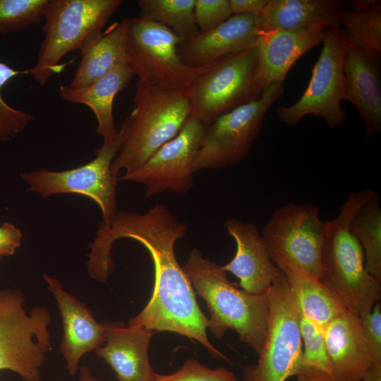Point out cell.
<instances>
[{"mask_svg": "<svg viewBox=\"0 0 381 381\" xmlns=\"http://www.w3.org/2000/svg\"><path fill=\"white\" fill-rule=\"evenodd\" d=\"M133 103L120 124L122 145L111 167L115 176L121 169L128 174L142 166L178 134L190 114L188 89L154 87L138 81Z\"/></svg>", "mask_w": 381, "mask_h": 381, "instance_id": "277c9868", "label": "cell"}, {"mask_svg": "<svg viewBox=\"0 0 381 381\" xmlns=\"http://www.w3.org/2000/svg\"><path fill=\"white\" fill-rule=\"evenodd\" d=\"M325 222L313 204L278 207L262 226L261 236L276 265L289 263L310 276L321 275Z\"/></svg>", "mask_w": 381, "mask_h": 381, "instance_id": "8fae6325", "label": "cell"}, {"mask_svg": "<svg viewBox=\"0 0 381 381\" xmlns=\"http://www.w3.org/2000/svg\"><path fill=\"white\" fill-rule=\"evenodd\" d=\"M303 353L296 381H334L333 370L326 347L323 327L301 313Z\"/></svg>", "mask_w": 381, "mask_h": 381, "instance_id": "4316f807", "label": "cell"}, {"mask_svg": "<svg viewBox=\"0 0 381 381\" xmlns=\"http://www.w3.org/2000/svg\"><path fill=\"white\" fill-rule=\"evenodd\" d=\"M350 230L361 244L367 272L381 282V207L380 195L374 191L356 211Z\"/></svg>", "mask_w": 381, "mask_h": 381, "instance_id": "484cf974", "label": "cell"}, {"mask_svg": "<svg viewBox=\"0 0 381 381\" xmlns=\"http://www.w3.org/2000/svg\"><path fill=\"white\" fill-rule=\"evenodd\" d=\"M133 75L127 64H121L89 85L78 88L60 85L59 95L64 101L89 107L97 119V133L104 142L112 140L119 136L113 117L114 99Z\"/></svg>", "mask_w": 381, "mask_h": 381, "instance_id": "603a6c76", "label": "cell"}, {"mask_svg": "<svg viewBox=\"0 0 381 381\" xmlns=\"http://www.w3.org/2000/svg\"><path fill=\"white\" fill-rule=\"evenodd\" d=\"M256 46L208 66L188 89L190 117L205 126L232 109L258 99Z\"/></svg>", "mask_w": 381, "mask_h": 381, "instance_id": "30bf717a", "label": "cell"}, {"mask_svg": "<svg viewBox=\"0 0 381 381\" xmlns=\"http://www.w3.org/2000/svg\"><path fill=\"white\" fill-rule=\"evenodd\" d=\"M129 18L114 23L104 32L89 39L80 49L81 59L69 85H89L121 64H126V44Z\"/></svg>", "mask_w": 381, "mask_h": 381, "instance_id": "cb8c5ba5", "label": "cell"}, {"mask_svg": "<svg viewBox=\"0 0 381 381\" xmlns=\"http://www.w3.org/2000/svg\"><path fill=\"white\" fill-rule=\"evenodd\" d=\"M153 381H238L225 368L210 369L194 358L188 359L179 370L170 375L156 373Z\"/></svg>", "mask_w": 381, "mask_h": 381, "instance_id": "1f68e13d", "label": "cell"}, {"mask_svg": "<svg viewBox=\"0 0 381 381\" xmlns=\"http://www.w3.org/2000/svg\"><path fill=\"white\" fill-rule=\"evenodd\" d=\"M224 226L236 246L232 260L224 265L240 282V286L252 294H265L280 274L271 260L264 240L257 226L234 218L226 220Z\"/></svg>", "mask_w": 381, "mask_h": 381, "instance_id": "ac0fdd59", "label": "cell"}, {"mask_svg": "<svg viewBox=\"0 0 381 381\" xmlns=\"http://www.w3.org/2000/svg\"><path fill=\"white\" fill-rule=\"evenodd\" d=\"M182 267L197 294L206 302L210 314L207 328L214 336L222 339L226 330L233 329L259 355L269 318L267 293L256 295L238 289L221 265L204 258L196 248L190 251Z\"/></svg>", "mask_w": 381, "mask_h": 381, "instance_id": "7a4b0ae2", "label": "cell"}, {"mask_svg": "<svg viewBox=\"0 0 381 381\" xmlns=\"http://www.w3.org/2000/svg\"><path fill=\"white\" fill-rule=\"evenodd\" d=\"M374 193L366 188L349 194L339 214L325 222L320 280L348 310L368 313L381 298V282L365 267L363 250L350 230L351 218Z\"/></svg>", "mask_w": 381, "mask_h": 381, "instance_id": "3957f363", "label": "cell"}, {"mask_svg": "<svg viewBox=\"0 0 381 381\" xmlns=\"http://www.w3.org/2000/svg\"><path fill=\"white\" fill-rule=\"evenodd\" d=\"M29 73L30 69L16 70L7 64L0 62V140L2 141L15 138L35 119L32 114L11 107L1 94L3 87L13 78Z\"/></svg>", "mask_w": 381, "mask_h": 381, "instance_id": "4dcf8cb0", "label": "cell"}, {"mask_svg": "<svg viewBox=\"0 0 381 381\" xmlns=\"http://www.w3.org/2000/svg\"><path fill=\"white\" fill-rule=\"evenodd\" d=\"M122 145L119 136L104 142L95 152V157L88 163L68 170L53 171L40 169L20 173L28 184V192L42 197L55 194L76 193L90 198L99 207L103 223L109 224L117 213L116 188L117 176L111 171V164Z\"/></svg>", "mask_w": 381, "mask_h": 381, "instance_id": "4fadbf2b", "label": "cell"}, {"mask_svg": "<svg viewBox=\"0 0 381 381\" xmlns=\"http://www.w3.org/2000/svg\"><path fill=\"white\" fill-rule=\"evenodd\" d=\"M43 278L61 317L64 335L60 351L68 374L74 376L79 370L82 357L106 341V325L97 322L85 303L65 291L60 281L47 274H43Z\"/></svg>", "mask_w": 381, "mask_h": 381, "instance_id": "9a60e30c", "label": "cell"}, {"mask_svg": "<svg viewBox=\"0 0 381 381\" xmlns=\"http://www.w3.org/2000/svg\"><path fill=\"white\" fill-rule=\"evenodd\" d=\"M346 11V2L340 0H269L257 16L258 25L263 32L340 28Z\"/></svg>", "mask_w": 381, "mask_h": 381, "instance_id": "44dd1931", "label": "cell"}, {"mask_svg": "<svg viewBox=\"0 0 381 381\" xmlns=\"http://www.w3.org/2000/svg\"><path fill=\"white\" fill-rule=\"evenodd\" d=\"M259 35L257 16L236 14L205 32L182 40L178 54L194 68L208 66L227 56L256 46Z\"/></svg>", "mask_w": 381, "mask_h": 381, "instance_id": "2e32d148", "label": "cell"}, {"mask_svg": "<svg viewBox=\"0 0 381 381\" xmlns=\"http://www.w3.org/2000/svg\"><path fill=\"white\" fill-rule=\"evenodd\" d=\"M361 381H381V364L372 363Z\"/></svg>", "mask_w": 381, "mask_h": 381, "instance_id": "74e56055", "label": "cell"}, {"mask_svg": "<svg viewBox=\"0 0 381 381\" xmlns=\"http://www.w3.org/2000/svg\"><path fill=\"white\" fill-rule=\"evenodd\" d=\"M358 317L373 363L381 364L380 302H377L370 312L363 313Z\"/></svg>", "mask_w": 381, "mask_h": 381, "instance_id": "836d02e7", "label": "cell"}, {"mask_svg": "<svg viewBox=\"0 0 381 381\" xmlns=\"http://www.w3.org/2000/svg\"><path fill=\"white\" fill-rule=\"evenodd\" d=\"M80 377L78 381H100L94 377L91 373L90 370L85 366H83L79 368Z\"/></svg>", "mask_w": 381, "mask_h": 381, "instance_id": "f35d334b", "label": "cell"}, {"mask_svg": "<svg viewBox=\"0 0 381 381\" xmlns=\"http://www.w3.org/2000/svg\"><path fill=\"white\" fill-rule=\"evenodd\" d=\"M196 0H139L140 16L162 25L186 40L200 31L194 18Z\"/></svg>", "mask_w": 381, "mask_h": 381, "instance_id": "83f0119b", "label": "cell"}, {"mask_svg": "<svg viewBox=\"0 0 381 381\" xmlns=\"http://www.w3.org/2000/svg\"><path fill=\"white\" fill-rule=\"evenodd\" d=\"M231 16L228 0H196L194 18L200 32L214 28Z\"/></svg>", "mask_w": 381, "mask_h": 381, "instance_id": "d6a6232c", "label": "cell"}, {"mask_svg": "<svg viewBox=\"0 0 381 381\" xmlns=\"http://www.w3.org/2000/svg\"><path fill=\"white\" fill-rule=\"evenodd\" d=\"M181 41L171 30L156 22L140 16L129 18L126 64L145 85L187 90L207 66L186 65L177 50Z\"/></svg>", "mask_w": 381, "mask_h": 381, "instance_id": "52a82bcc", "label": "cell"}, {"mask_svg": "<svg viewBox=\"0 0 381 381\" xmlns=\"http://www.w3.org/2000/svg\"><path fill=\"white\" fill-rule=\"evenodd\" d=\"M284 274L301 313L324 327L346 308L319 279L289 263L277 265Z\"/></svg>", "mask_w": 381, "mask_h": 381, "instance_id": "d4e9b609", "label": "cell"}, {"mask_svg": "<svg viewBox=\"0 0 381 381\" xmlns=\"http://www.w3.org/2000/svg\"><path fill=\"white\" fill-rule=\"evenodd\" d=\"M188 231L169 209L157 203L145 213L117 212L109 224H98L90 245L87 269L97 279L109 277L114 269L113 243L128 238L141 243L154 264L155 283L152 296L128 325L155 332L168 331L195 339L215 358L226 359L210 341L207 318L200 310L192 284L177 262L174 246Z\"/></svg>", "mask_w": 381, "mask_h": 381, "instance_id": "6da1fadb", "label": "cell"}, {"mask_svg": "<svg viewBox=\"0 0 381 381\" xmlns=\"http://www.w3.org/2000/svg\"><path fill=\"white\" fill-rule=\"evenodd\" d=\"M232 15H259L269 0H228Z\"/></svg>", "mask_w": 381, "mask_h": 381, "instance_id": "d590c367", "label": "cell"}, {"mask_svg": "<svg viewBox=\"0 0 381 381\" xmlns=\"http://www.w3.org/2000/svg\"><path fill=\"white\" fill-rule=\"evenodd\" d=\"M269 318L263 347L256 365L244 369L253 381H286L301 364V310L281 272L267 291Z\"/></svg>", "mask_w": 381, "mask_h": 381, "instance_id": "ba28073f", "label": "cell"}, {"mask_svg": "<svg viewBox=\"0 0 381 381\" xmlns=\"http://www.w3.org/2000/svg\"><path fill=\"white\" fill-rule=\"evenodd\" d=\"M346 48L356 47L381 56V1L362 12L348 10L341 16Z\"/></svg>", "mask_w": 381, "mask_h": 381, "instance_id": "f1b7e54d", "label": "cell"}, {"mask_svg": "<svg viewBox=\"0 0 381 381\" xmlns=\"http://www.w3.org/2000/svg\"><path fill=\"white\" fill-rule=\"evenodd\" d=\"M284 92V83L273 84L258 99L208 125L193 164V171L226 168L243 160L260 132L265 115Z\"/></svg>", "mask_w": 381, "mask_h": 381, "instance_id": "9c48e42d", "label": "cell"}, {"mask_svg": "<svg viewBox=\"0 0 381 381\" xmlns=\"http://www.w3.org/2000/svg\"><path fill=\"white\" fill-rule=\"evenodd\" d=\"M344 99L358 110L365 140L381 132L380 57L349 47L343 61Z\"/></svg>", "mask_w": 381, "mask_h": 381, "instance_id": "d6986e66", "label": "cell"}, {"mask_svg": "<svg viewBox=\"0 0 381 381\" xmlns=\"http://www.w3.org/2000/svg\"><path fill=\"white\" fill-rule=\"evenodd\" d=\"M243 381H253L250 376L243 371Z\"/></svg>", "mask_w": 381, "mask_h": 381, "instance_id": "ab89813d", "label": "cell"}, {"mask_svg": "<svg viewBox=\"0 0 381 381\" xmlns=\"http://www.w3.org/2000/svg\"><path fill=\"white\" fill-rule=\"evenodd\" d=\"M121 0H49L43 18L44 35L35 65L30 73L45 85L66 64H60L69 52L79 49L91 37L101 33Z\"/></svg>", "mask_w": 381, "mask_h": 381, "instance_id": "5b68a950", "label": "cell"}, {"mask_svg": "<svg viewBox=\"0 0 381 381\" xmlns=\"http://www.w3.org/2000/svg\"><path fill=\"white\" fill-rule=\"evenodd\" d=\"M322 48L315 64L312 75L302 96L290 106L277 109L279 119L294 126L303 117L314 115L322 118L332 129L341 127L347 119L341 107L344 99L343 61L346 43L342 30H327Z\"/></svg>", "mask_w": 381, "mask_h": 381, "instance_id": "7c38bea8", "label": "cell"}, {"mask_svg": "<svg viewBox=\"0 0 381 381\" xmlns=\"http://www.w3.org/2000/svg\"><path fill=\"white\" fill-rule=\"evenodd\" d=\"M49 0H0V33L22 31L41 21Z\"/></svg>", "mask_w": 381, "mask_h": 381, "instance_id": "f546056e", "label": "cell"}, {"mask_svg": "<svg viewBox=\"0 0 381 381\" xmlns=\"http://www.w3.org/2000/svg\"><path fill=\"white\" fill-rule=\"evenodd\" d=\"M207 126L198 120L187 119L178 134L160 147L135 171L117 177L145 188V198L166 191L183 195L193 185V164L201 146Z\"/></svg>", "mask_w": 381, "mask_h": 381, "instance_id": "5bb4252c", "label": "cell"}, {"mask_svg": "<svg viewBox=\"0 0 381 381\" xmlns=\"http://www.w3.org/2000/svg\"><path fill=\"white\" fill-rule=\"evenodd\" d=\"M22 232L14 224L4 222L0 226V260L4 256H11L21 245Z\"/></svg>", "mask_w": 381, "mask_h": 381, "instance_id": "e575fe53", "label": "cell"}, {"mask_svg": "<svg viewBox=\"0 0 381 381\" xmlns=\"http://www.w3.org/2000/svg\"><path fill=\"white\" fill-rule=\"evenodd\" d=\"M378 0H351L346 3L347 10L350 12H362L369 9Z\"/></svg>", "mask_w": 381, "mask_h": 381, "instance_id": "8d00e7d4", "label": "cell"}, {"mask_svg": "<svg viewBox=\"0 0 381 381\" xmlns=\"http://www.w3.org/2000/svg\"><path fill=\"white\" fill-rule=\"evenodd\" d=\"M106 344L95 350L116 375L118 381H153L148 346L154 332L121 322H105Z\"/></svg>", "mask_w": 381, "mask_h": 381, "instance_id": "ffe728a7", "label": "cell"}, {"mask_svg": "<svg viewBox=\"0 0 381 381\" xmlns=\"http://www.w3.org/2000/svg\"><path fill=\"white\" fill-rule=\"evenodd\" d=\"M327 29L259 32L255 83L260 95L270 85L284 83L291 66L304 54L322 44Z\"/></svg>", "mask_w": 381, "mask_h": 381, "instance_id": "e0dca14e", "label": "cell"}, {"mask_svg": "<svg viewBox=\"0 0 381 381\" xmlns=\"http://www.w3.org/2000/svg\"><path fill=\"white\" fill-rule=\"evenodd\" d=\"M323 331L334 381H361L373 361L358 315L346 309Z\"/></svg>", "mask_w": 381, "mask_h": 381, "instance_id": "7402d4cb", "label": "cell"}, {"mask_svg": "<svg viewBox=\"0 0 381 381\" xmlns=\"http://www.w3.org/2000/svg\"><path fill=\"white\" fill-rule=\"evenodd\" d=\"M19 289L0 290V370H9L24 381H40V368L52 350L51 315L44 306L28 313Z\"/></svg>", "mask_w": 381, "mask_h": 381, "instance_id": "8992f818", "label": "cell"}]
</instances>
